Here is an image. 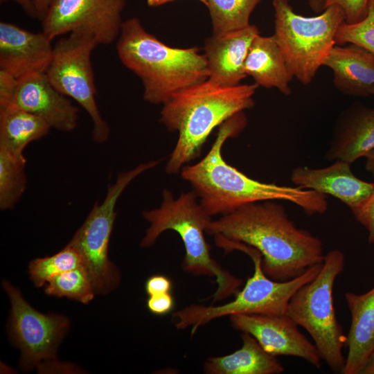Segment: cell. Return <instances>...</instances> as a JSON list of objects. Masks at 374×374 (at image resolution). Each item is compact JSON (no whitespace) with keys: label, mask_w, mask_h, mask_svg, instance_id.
<instances>
[{"label":"cell","mask_w":374,"mask_h":374,"mask_svg":"<svg viewBox=\"0 0 374 374\" xmlns=\"http://www.w3.org/2000/svg\"><path fill=\"white\" fill-rule=\"evenodd\" d=\"M335 42L357 45L374 56V8L370 1L366 17L354 24L344 22L338 28Z\"/></svg>","instance_id":"28"},{"label":"cell","mask_w":374,"mask_h":374,"mask_svg":"<svg viewBox=\"0 0 374 374\" xmlns=\"http://www.w3.org/2000/svg\"><path fill=\"white\" fill-rule=\"evenodd\" d=\"M370 0H324V10L330 6H339L344 11L345 23L354 24L367 15Z\"/></svg>","instance_id":"29"},{"label":"cell","mask_w":374,"mask_h":374,"mask_svg":"<svg viewBox=\"0 0 374 374\" xmlns=\"http://www.w3.org/2000/svg\"><path fill=\"white\" fill-rule=\"evenodd\" d=\"M116 50L123 64L141 80L143 99L151 104L163 105L174 94L208 79L206 60L198 48L169 46L136 17L123 21Z\"/></svg>","instance_id":"4"},{"label":"cell","mask_w":374,"mask_h":374,"mask_svg":"<svg viewBox=\"0 0 374 374\" xmlns=\"http://www.w3.org/2000/svg\"><path fill=\"white\" fill-rule=\"evenodd\" d=\"M243 252L252 260L253 274L234 299L220 305L191 304L175 312L172 321L177 329L190 328L193 335L211 321L234 314H285L294 293L315 278L323 264L310 267L296 278L277 281L263 271L262 256L258 250L248 245Z\"/></svg>","instance_id":"7"},{"label":"cell","mask_w":374,"mask_h":374,"mask_svg":"<svg viewBox=\"0 0 374 374\" xmlns=\"http://www.w3.org/2000/svg\"><path fill=\"white\" fill-rule=\"evenodd\" d=\"M244 71L258 86L276 88L286 96L292 93L290 83L294 75L274 35L255 37L244 63Z\"/></svg>","instance_id":"21"},{"label":"cell","mask_w":374,"mask_h":374,"mask_svg":"<svg viewBox=\"0 0 374 374\" xmlns=\"http://www.w3.org/2000/svg\"><path fill=\"white\" fill-rule=\"evenodd\" d=\"M81 266H84L81 255L75 248L67 244L53 256L30 261L28 273L35 286L41 287L55 276Z\"/></svg>","instance_id":"27"},{"label":"cell","mask_w":374,"mask_h":374,"mask_svg":"<svg viewBox=\"0 0 374 374\" xmlns=\"http://www.w3.org/2000/svg\"><path fill=\"white\" fill-rule=\"evenodd\" d=\"M159 161L141 163L122 172L109 185L104 200L93 204L85 220L68 243L81 255L96 294H107L121 282L118 269L109 258V244L116 218L117 201L136 177L155 167Z\"/></svg>","instance_id":"9"},{"label":"cell","mask_w":374,"mask_h":374,"mask_svg":"<svg viewBox=\"0 0 374 374\" xmlns=\"http://www.w3.org/2000/svg\"><path fill=\"white\" fill-rule=\"evenodd\" d=\"M261 1L207 0L213 35H222L250 25V16Z\"/></svg>","instance_id":"25"},{"label":"cell","mask_w":374,"mask_h":374,"mask_svg":"<svg viewBox=\"0 0 374 374\" xmlns=\"http://www.w3.org/2000/svg\"><path fill=\"white\" fill-rule=\"evenodd\" d=\"M143 216L150 226L141 240L142 247L152 246L164 231H174L184 246V271L215 278L217 288L213 295V303L238 292L242 280L222 269L211 256L204 233L212 221L211 216L197 202L194 191L182 193L174 199L172 193L165 189L161 206L143 211Z\"/></svg>","instance_id":"5"},{"label":"cell","mask_w":374,"mask_h":374,"mask_svg":"<svg viewBox=\"0 0 374 374\" xmlns=\"http://www.w3.org/2000/svg\"><path fill=\"white\" fill-rule=\"evenodd\" d=\"M361 374H374V355L369 359Z\"/></svg>","instance_id":"38"},{"label":"cell","mask_w":374,"mask_h":374,"mask_svg":"<svg viewBox=\"0 0 374 374\" xmlns=\"http://www.w3.org/2000/svg\"><path fill=\"white\" fill-rule=\"evenodd\" d=\"M372 95H373V97H374V91L373 92V94H372Z\"/></svg>","instance_id":"40"},{"label":"cell","mask_w":374,"mask_h":374,"mask_svg":"<svg viewBox=\"0 0 374 374\" xmlns=\"http://www.w3.org/2000/svg\"><path fill=\"white\" fill-rule=\"evenodd\" d=\"M309 5L316 12L324 10V0H309Z\"/></svg>","instance_id":"36"},{"label":"cell","mask_w":374,"mask_h":374,"mask_svg":"<svg viewBox=\"0 0 374 374\" xmlns=\"http://www.w3.org/2000/svg\"><path fill=\"white\" fill-rule=\"evenodd\" d=\"M126 0H53L41 20L42 30L52 40L77 30L92 34L98 44L118 39Z\"/></svg>","instance_id":"12"},{"label":"cell","mask_w":374,"mask_h":374,"mask_svg":"<svg viewBox=\"0 0 374 374\" xmlns=\"http://www.w3.org/2000/svg\"><path fill=\"white\" fill-rule=\"evenodd\" d=\"M258 87L256 83L225 87L206 80L174 94L161 112V121L168 130L178 132L166 172H179L199 155L214 128L235 114L252 108Z\"/></svg>","instance_id":"3"},{"label":"cell","mask_w":374,"mask_h":374,"mask_svg":"<svg viewBox=\"0 0 374 374\" xmlns=\"http://www.w3.org/2000/svg\"><path fill=\"white\" fill-rule=\"evenodd\" d=\"M0 1L1 3L6 1L16 3L29 17L37 19V12L32 0H0Z\"/></svg>","instance_id":"33"},{"label":"cell","mask_w":374,"mask_h":374,"mask_svg":"<svg viewBox=\"0 0 374 374\" xmlns=\"http://www.w3.org/2000/svg\"><path fill=\"white\" fill-rule=\"evenodd\" d=\"M247 125L243 112L226 120L220 125L215 141L203 159L181 169L182 178L191 184L206 213L211 217L223 215L248 204L283 200L299 206L308 215L324 213L328 208L326 195L299 186L262 182L226 162L222 154L224 143L238 136Z\"/></svg>","instance_id":"2"},{"label":"cell","mask_w":374,"mask_h":374,"mask_svg":"<svg viewBox=\"0 0 374 374\" xmlns=\"http://www.w3.org/2000/svg\"><path fill=\"white\" fill-rule=\"evenodd\" d=\"M51 128L36 115L11 105L0 107V148L24 154L30 143L47 135Z\"/></svg>","instance_id":"23"},{"label":"cell","mask_w":374,"mask_h":374,"mask_svg":"<svg viewBox=\"0 0 374 374\" xmlns=\"http://www.w3.org/2000/svg\"><path fill=\"white\" fill-rule=\"evenodd\" d=\"M52 39L15 24L0 23V71L15 78L45 73L53 57Z\"/></svg>","instance_id":"15"},{"label":"cell","mask_w":374,"mask_h":374,"mask_svg":"<svg viewBox=\"0 0 374 374\" xmlns=\"http://www.w3.org/2000/svg\"><path fill=\"white\" fill-rule=\"evenodd\" d=\"M344 266V253L337 249L330 251L315 278L292 296L286 312L310 334L322 361L337 373H342L345 365L342 350L346 335L336 317L333 287Z\"/></svg>","instance_id":"6"},{"label":"cell","mask_w":374,"mask_h":374,"mask_svg":"<svg viewBox=\"0 0 374 374\" xmlns=\"http://www.w3.org/2000/svg\"><path fill=\"white\" fill-rule=\"evenodd\" d=\"M53 0H32L35 8L37 19L42 20Z\"/></svg>","instance_id":"34"},{"label":"cell","mask_w":374,"mask_h":374,"mask_svg":"<svg viewBox=\"0 0 374 374\" xmlns=\"http://www.w3.org/2000/svg\"><path fill=\"white\" fill-rule=\"evenodd\" d=\"M99 45L90 33L77 30L53 46L51 62L45 73L53 86L75 100L88 114L92 123V138L104 143L109 127L102 117L96 100V89L91 61L93 50Z\"/></svg>","instance_id":"11"},{"label":"cell","mask_w":374,"mask_h":374,"mask_svg":"<svg viewBox=\"0 0 374 374\" xmlns=\"http://www.w3.org/2000/svg\"><path fill=\"white\" fill-rule=\"evenodd\" d=\"M47 295L66 297L84 304L96 295L91 278L84 266L55 276L45 285Z\"/></svg>","instance_id":"26"},{"label":"cell","mask_w":374,"mask_h":374,"mask_svg":"<svg viewBox=\"0 0 374 374\" xmlns=\"http://www.w3.org/2000/svg\"><path fill=\"white\" fill-rule=\"evenodd\" d=\"M7 105L36 115L61 132H71L77 127L78 108L53 86L45 73L16 78L9 102L3 106Z\"/></svg>","instance_id":"14"},{"label":"cell","mask_w":374,"mask_h":374,"mask_svg":"<svg viewBox=\"0 0 374 374\" xmlns=\"http://www.w3.org/2000/svg\"><path fill=\"white\" fill-rule=\"evenodd\" d=\"M2 284L11 306L10 336L21 351L22 369L75 373L73 366L59 362L56 356L57 348L69 329V319L61 314L39 312L10 282L3 280Z\"/></svg>","instance_id":"10"},{"label":"cell","mask_w":374,"mask_h":374,"mask_svg":"<svg viewBox=\"0 0 374 374\" xmlns=\"http://www.w3.org/2000/svg\"><path fill=\"white\" fill-rule=\"evenodd\" d=\"M172 289V280L161 274L150 276L145 283V290L148 296L171 293Z\"/></svg>","instance_id":"32"},{"label":"cell","mask_w":374,"mask_h":374,"mask_svg":"<svg viewBox=\"0 0 374 374\" xmlns=\"http://www.w3.org/2000/svg\"><path fill=\"white\" fill-rule=\"evenodd\" d=\"M290 179L296 186L324 195H330L348 206L352 211L372 192L374 183L357 177L350 163L336 160L325 168H311L298 166L292 171Z\"/></svg>","instance_id":"17"},{"label":"cell","mask_w":374,"mask_h":374,"mask_svg":"<svg viewBox=\"0 0 374 374\" xmlns=\"http://www.w3.org/2000/svg\"><path fill=\"white\" fill-rule=\"evenodd\" d=\"M241 348L235 352L208 357L203 371L207 374H280L284 367L274 356L266 352L251 335L242 332Z\"/></svg>","instance_id":"22"},{"label":"cell","mask_w":374,"mask_h":374,"mask_svg":"<svg viewBox=\"0 0 374 374\" xmlns=\"http://www.w3.org/2000/svg\"><path fill=\"white\" fill-rule=\"evenodd\" d=\"M258 34V28L250 24L241 29L208 37L204 46L208 80L225 87L240 84L247 76L244 63L248 51Z\"/></svg>","instance_id":"16"},{"label":"cell","mask_w":374,"mask_h":374,"mask_svg":"<svg viewBox=\"0 0 374 374\" xmlns=\"http://www.w3.org/2000/svg\"><path fill=\"white\" fill-rule=\"evenodd\" d=\"M370 1L372 3L373 8H374V0H370Z\"/></svg>","instance_id":"39"},{"label":"cell","mask_w":374,"mask_h":374,"mask_svg":"<svg viewBox=\"0 0 374 374\" xmlns=\"http://www.w3.org/2000/svg\"><path fill=\"white\" fill-rule=\"evenodd\" d=\"M373 150L374 108L355 103L339 114L326 159L351 164Z\"/></svg>","instance_id":"18"},{"label":"cell","mask_w":374,"mask_h":374,"mask_svg":"<svg viewBox=\"0 0 374 374\" xmlns=\"http://www.w3.org/2000/svg\"><path fill=\"white\" fill-rule=\"evenodd\" d=\"M274 37L293 74L302 84H310L332 48L338 28L345 22L338 6L327 7L315 17L296 13L288 0H273Z\"/></svg>","instance_id":"8"},{"label":"cell","mask_w":374,"mask_h":374,"mask_svg":"<svg viewBox=\"0 0 374 374\" xmlns=\"http://www.w3.org/2000/svg\"><path fill=\"white\" fill-rule=\"evenodd\" d=\"M350 327L346 336L348 354L342 373L361 374L374 355V287L363 294L346 292Z\"/></svg>","instance_id":"19"},{"label":"cell","mask_w":374,"mask_h":374,"mask_svg":"<svg viewBox=\"0 0 374 374\" xmlns=\"http://www.w3.org/2000/svg\"><path fill=\"white\" fill-rule=\"evenodd\" d=\"M229 320L233 328L251 335L268 353L276 357H297L317 368L321 366L322 359L316 346L287 314H234L229 316Z\"/></svg>","instance_id":"13"},{"label":"cell","mask_w":374,"mask_h":374,"mask_svg":"<svg viewBox=\"0 0 374 374\" xmlns=\"http://www.w3.org/2000/svg\"><path fill=\"white\" fill-rule=\"evenodd\" d=\"M276 200L253 202L212 220L206 233L247 244L259 251L265 274L285 281L323 262L321 240L298 228Z\"/></svg>","instance_id":"1"},{"label":"cell","mask_w":374,"mask_h":374,"mask_svg":"<svg viewBox=\"0 0 374 374\" xmlns=\"http://www.w3.org/2000/svg\"><path fill=\"white\" fill-rule=\"evenodd\" d=\"M173 0H147V3L149 6L157 7L163 4H166L168 2H170ZM204 5L207 6V0H198Z\"/></svg>","instance_id":"37"},{"label":"cell","mask_w":374,"mask_h":374,"mask_svg":"<svg viewBox=\"0 0 374 374\" xmlns=\"http://www.w3.org/2000/svg\"><path fill=\"white\" fill-rule=\"evenodd\" d=\"M146 307L154 315H166L173 310L175 299L171 293L148 296Z\"/></svg>","instance_id":"31"},{"label":"cell","mask_w":374,"mask_h":374,"mask_svg":"<svg viewBox=\"0 0 374 374\" xmlns=\"http://www.w3.org/2000/svg\"><path fill=\"white\" fill-rule=\"evenodd\" d=\"M333 73V83L341 92L365 97L374 91V56L364 48L350 44L335 45L323 62Z\"/></svg>","instance_id":"20"},{"label":"cell","mask_w":374,"mask_h":374,"mask_svg":"<svg viewBox=\"0 0 374 374\" xmlns=\"http://www.w3.org/2000/svg\"><path fill=\"white\" fill-rule=\"evenodd\" d=\"M365 168L367 172L374 177V150L366 157Z\"/></svg>","instance_id":"35"},{"label":"cell","mask_w":374,"mask_h":374,"mask_svg":"<svg viewBox=\"0 0 374 374\" xmlns=\"http://www.w3.org/2000/svg\"><path fill=\"white\" fill-rule=\"evenodd\" d=\"M352 213L356 219L367 230L368 241L374 243V188L370 195Z\"/></svg>","instance_id":"30"},{"label":"cell","mask_w":374,"mask_h":374,"mask_svg":"<svg viewBox=\"0 0 374 374\" xmlns=\"http://www.w3.org/2000/svg\"><path fill=\"white\" fill-rule=\"evenodd\" d=\"M26 159L24 154H16L0 148V208L12 209L24 193L27 179Z\"/></svg>","instance_id":"24"}]
</instances>
